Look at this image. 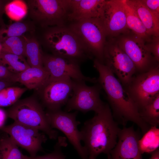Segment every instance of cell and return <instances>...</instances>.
Segmentation results:
<instances>
[{"label": "cell", "mask_w": 159, "mask_h": 159, "mask_svg": "<svg viewBox=\"0 0 159 159\" xmlns=\"http://www.w3.org/2000/svg\"><path fill=\"white\" fill-rule=\"evenodd\" d=\"M93 66L99 74L97 83L106 95L115 120L123 126L132 122L145 133L150 127L141 119L137 107L121 82L107 66L96 59Z\"/></svg>", "instance_id": "1"}, {"label": "cell", "mask_w": 159, "mask_h": 159, "mask_svg": "<svg viewBox=\"0 0 159 159\" xmlns=\"http://www.w3.org/2000/svg\"><path fill=\"white\" fill-rule=\"evenodd\" d=\"M118 124L106 103L93 117L85 122L80 132L88 159H96L101 153L109 155L117 143L120 129Z\"/></svg>", "instance_id": "2"}, {"label": "cell", "mask_w": 159, "mask_h": 159, "mask_svg": "<svg viewBox=\"0 0 159 159\" xmlns=\"http://www.w3.org/2000/svg\"><path fill=\"white\" fill-rule=\"evenodd\" d=\"M45 41L52 54L79 64L91 57L75 34L64 26L48 29L45 34Z\"/></svg>", "instance_id": "3"}, {"label": "cell", "mask_w": 159, "mask_h": 159, "mask_svg": "<svg viewBox=\"0 0 159 159\" xmlns=\"http://www.w3.org/2000/svg\"><path fill=\"white\" fill-rule=\"evenodd\" d=\"M6 112L14 122L42 131L50 139L58 138V132L51 127L42 105L34 96L19 100Z\"/></svg>", "instance_id": "4"}, {"label": "cell", "mask_w": 159, "mask_h": 159, "mask_svg": "<svg viewBox=\"0 0 159 159\" xmlns=\"http://www.w3.org/2000/svg\"><path fill=\"white\" fill-rule=\"evenodd\" d=\"M70 27L82 43L90 56L104 64V51L107 35L99 18L75 22Z\"/></svg>", "instance_id": "5"}, {"label": "cell", "mask_w": 159, "mask_h": 159, "mask_svg": "<svg viewBox=\"0 0 159 159\" xmlns=\"http://www.w3.org/2000/svg\"><path fill=\"white\" fill-rule=\"evenodd\" d=\"M27 2L32 19L43 26H62L70 8V0H31Z\"/></svg>", "instance_id": "6"}, {"label": "cell", "mask_w": 159, "mask_h": 159, "mask_svg": "<svg viewBox=\"0 0 159 159\" xmlns=\"http://www.w3.org/2000/svg\"><path fill=\"white\" fill-rule=\"evenodd\" d=\"M124 88L139 111L159 94V66L145 72L136 73Z\"/></svg>", "instance_id": "7"}, {"label": "cell", "mask_w": 159, "mask_h": 159, "mask_svg": "<svg viewBox=\"0 0 159 159\" xmlns=\"http://www.w3.org/2000/svg\"><path fill=\"white\" fill-rule=\"evenodd\" d=\"M73 80L72 93L66 105L64 111L69 112L75 110L84 113L99 111L105 103L100 98L102 88L99 84L89 86L84 81Z\"/></svg>", "instance_id": "8"}, {"label": "cell", "mask_w": 159, "mask_h": 159, "mask_svg": "<svg viewBox=\"0 0 159 159\" xmlns=\"http://www.w3.org/2000/svg\"><path fill=\"white\" fill-rule=\"evenodd\" d=\"M77 112H69L60 109L47 111L46 114L52 128L58 129L64 133L82 159H88L87 152L81 144L80 132L78 129L80 122L76 119Z\"/></svg>", "instance_id": "9"}, {"label": "cell", "mask_w": 159, "mask_h": 159, "mask_svg": "<svg viewBox=\"0 0 159 159\" xmlns=\"http://www.w3.org/2000/svg\"><path fill=\"white\" fill-rule=\"evenodd\" d=\"M104 64L117 77L124 87L130 83L136 73L134 63L119 46L117 42H112L105 45Z\"/></svg>", "instance_id": "10"}, {"label": "cell", "mask_w": 159, "mask_h": 159, "mask_svg": "<svg viewBox=\"0 0 159 159\" xmlns=\"http://www.w3.org/2000/svg\"><path fill=\"white\" fill-rule=\"evenodd\" d=\"M144 41L143 39L135 34L123 37L117 42L119 46L135 65L136 73L147 72L159 65L154 63V61H157Z\"/></svg>", "instance_id": "11"}, {"label": "cell", "mask_w": 159, "mask_h": 159, "mask_svg": "<svg viewBox=\"0 0 159 159\" xmlns=\"http://www.w3.org/2000/svg\"><path fill=\"white\" fill-rule=\"evenodd\" d=\"M0 130L7 134L16 144L34 157L42 150V144L47 138L45 134L36 128L14 122L4 125Z\"/></svg>", "instance_id": "12"}, {"label": "cell", "mask_w": 159, "mask_h": 159, "mask_svg": "<svg viewBox=\"0 0 159 159\" xmlns=\"http://www.w3.org/2000/svg\"><path fill=\"white\" fill-rule=\"evenodd\" d=\"M73 80L69 78L49 80L39 90L42 105L47 111L61 109L72 92Z\"/></svg>", "instance_id": "13"}, {"label": "cell", "mask_w": 159, "mask_h": 159, "mask_svg": "<svg viewBox=\"0 0 159 159\" xmlns=\"http://www.w3.org/2000/svg\"><path fill=\"white\" fill-rule=\"evenodd\" d=\"M43 66L49 75V80L69 78L96 83L97 79L84 75L79 64L52 54H43Z\"/></svg>", "instance_id": "14"}, {"label": "cell", "mask_w": 159, "mask_h": 159, "mask_svg": "<svg viewBox=\"0 0 159 159\" xmlns=\"http://www.w3.org/2000/svg\"><path fill=\"white\" fill-rule=\"evenodd\" d=\"M99 19L107 35L115 36L128 29L126 23L124 0H105Z\"/></svg>", "instance_id": "15"}, {"label": "cell", "mask_w": 159, "mask_h": 159, "mask_svg": "<svg viewBox=\"0 0 159 159\" xmlns=\"http://www.w3.org/2000/svg\"><path fill=\"white\" fill-rule=\"evenodd\" d=\"M140 138L139 131L133 126H123L118 135V141L114 148L107 155L108 159H142L138 146Z\"/></svg>", "instance_id": "16"}, {"label": "cell", "mask_w": 159, "mask_h": 159, "mask_svg": "<svg viewBox=\"0 0 159 159\" xmlns=\"http://www.w3.org/2000/svg\"><path fill=\"white\" fill-rule=\"evenodd\" d=\"M105 0H70L67 19L74 22L93 18H99Z\"/></svg>", "instance_id": "17"}, {"label": "cell", "mask_w": 159, "mask_h": 159, "mask_svg": "<svg viewBox=\"0 0 159 159\" xmlns=\"http://www.w3.org/2000/svg\"><path fill=\"white\" fill-rule=\"evenodd\" d=\"M126 4L137 14L150 36H159V16L153 14L141 0H125Z\"/></svg>", "instance_id": "18"}, {"label": "cell", "mask_w": 159, "mask_h": 159, "mask_svg": "<svg viewBox=\"0 0 159 159\" xmlns=\"http://www.w3.org/2000/svg\"><path fill=\"white\" fill-rule=\"evenodd\" d=\"M49 75L44 67H30L16 75L15 82H19L27 89L39 90L49 80Z\"/></svg>", "instance_id": "19"}, {"label": "cell", "mask_w": 159, "mask_h": 159, "mask_svg": "<svg viewBox=\"0 0 159 159\" xmlns=\"http://www.w3.org/2000/svg\"><path fill=\"white\" fill-rule=\"evenodd\" d=\"M126 23L128 29H131L135 34L144 41L150 40V36L142 21L135 11L130 7L124 0Z\"/></svg>", "instance_id": "20"}, {"label": "cell", "mask_w": 159, "mask_h": 159, "mask_svg": "<svg viewBox=\"0 0 159 159\" xmlns=\"http://www.w3.org/2000/svg\"><path fill=\"white\" fill-rule=\"evenodd\" d=\"M3 133L0 138V159H24L18 146L7 134Z\"/></svg>", "instance_id": "21"}, {"label": "cell", "mask_w": 159, "mask_h": 159, "mask_svg": "<svg viewBox=\"0 0 159 159\" xmlns=\"http://www.w3.org/2000/svg\"><path fill=\"white\" fill-rule=\"evenodd\" d=\"M24 57L1 51L0 63L6 66L12 72L18 74L30 67Z\"/></svg>", "instance_id": "22"}, {"label": "cell", "mask_w": 159, "mask_h": 159, "mask_svg": "<svg viewBox=\"0 0 159 159\" xmlns=\"http://www.w3.org/2000/svg\"><path fill=\"white\" fill-rule=\"evenodd\" d=\"M142 120L150 126L159 125V94L149 103L139 110Z\"/></svg>", "instance_id": "23"}, {"label": "cell", "mask_w": 159, "mask_h": 159, "mask_svg": "<svg viewBox=\"0 0 159 159\" xmlns=\"http://www.w3.org/2000/svg\"><path fill=\"white\" fill-rule=\"evenodd\" d=\"M138 146L142 154L151 153L159 148V129L158 127H151L139 140Z\"/></svg>", "instance_id": "24"}, {"label": "cell", "mask_w": 159, "mask_h": 159, "mask_svg": "<svg viewBox=\"0 0 159 159\" xmlns=\"http://www.w3.org/2000/svg\"><path fill=\"white\" fill-rule=\"evenodd\" d=\"M43 54L39 43L36 40L26 38L25 57L30 67H43Z\"/></svg>", "instance_id": "25"}, {"label": "cell", "mask_w": 159, "mask_h": 159, "mask_svg": "<svg viewBox=\"0 0 159 159\" xmlns=\"http://www.w3.org/2000/svg\"><path fill=\"white\" fill-rule=\"evenodd\" d=\"M1 43V52L25 57L26 38L24 37H11Z\"/></svg>", "instance_id": "26"}, {"label": "cell", "mask_w": 159, "mask_h": 159, "mask_svg": "<svg viewBox=\"0 0 159 159\" xmlns=\"http://www.w3.org/2000/svg\"><path fill=\"white\" fill-rule=\"evenodd\" d=\"M27 90L26 87L11 86L0 91V107L11 106Z\"/></svg>", "instance_id": "27"}, {"label": "cell", "mask_w": 159, "mask_h": 159, "mask_svg": "<svg viewBox=\"0 0 159 159\" xmlns=\"http://www.w3.org/2000/svg\"><path fill=\"white\" fill-rule=\"evenodd\" d=\"M29 30L26 23L20 21L14 22L1 28L0 30V42L9 37H20Z\"/></svg>", "instance_id": "28"}, {"label": "cell", "mask_w": 159, "mask_h": 159, "mask_svg": "<svg viewBox=\"0 0 159 159\" xmlns=\"http://www.w3.org/2000/svg\"><path fill=\"white\" fill-rule=\"evenodd\" d=\"M27 6L21 1H10L6 5L5 12L11 19L19 20L22 19L27 12Z\"/></svg>", "instance_id": "29"}, {"label": "cell", "mask_w": 159, "mask_h": 159, "mask_svg": "<svg viewBox=\"0 0 159 159\" xmlns=\"http://www.w3.org/2000/svg\"><path fill=\"white\" fill-rule=\"evenodd\" d=\"M58 140L54 147V150L52 153L47 154L34 157L24 155V159H65V156L62 152L61 148L67 145L66 138L65 137L59 136L58 137Z\"/></svg>", "instance_id": "30"}, {"label": "cell", "mask_w": 159, "mask_h": 159, "mask_svg": "<svg viewBox=\"0 0 159 159\" xmlns=\"http://www.w3.org/2000/svg\"><path fill=\"white\" fill-rule=\"evenodd\" d=\"M142 1L153 14L159 16V0H142Z\"/></svg>", "instance_id": "31"}, {"label": "cell", "mask_w": 159, "mask_h": 159, "mask_svg": "<svg viewBox=\"0 0 159 159\" xmlns=\"http://www.w3.org/2000/svg\"><path fill=\"white\" fill-rule=\"evenodd\" d=\"M154 40L151 46H148L151 53L156 60L159 61V38L153 37Z\"/></svg>", "instance_id": "32"}, {"label": "cell", "mask_w": 159, "mask_h": 159, "mask_svg": "<svg viewBox=\"0 0 159 159\" xmlns=\"http://www.w3.org/2000/svg\"><path fill=\"white\" fill-rule=\"evenodd\" d=\"M9 1L8 0H0V26L1 29L6 26L2 19V16L5 12V6Z\"/></svg>", "instance_id": "33"}, {"label": "cell", "mask_w": 159, "mask_h": 159, "mask_svg": "<svg viewBox=\"0 0 159 159\" xmlns=\"http://www.w3.org/2000/svg\"><path fill=\"white\" fill-rule=\"evenodd\" d=\"M7 117L6 111L0 107V130L5 125Z\"/></svg>", "instance_id": "34"}, {"label": "cell", "mask_w": 159, "mask_h": 159, "mask_svg": "<svg viewBox=\"0 0 159 159\" xmlns=\"http://www.w3.org/2000/svg\"><path fill=\"white\" fill-rule=\"evenodd\" d=\"M15 83L3 81H0V91L3 89L12 86Z\"/></svg>", "instance_id": "35"}, {"label": "cell", "mask_w": 159, "mask_h": 159, "mask_svg": "<svg viewBox=\"0 0 159 159\" xmlns=\"http://www.w3.org/2000/svg\"><path fill=\"white\" fill-rule=\"evenodd\" d=\"M151 157L150 159H159V149L151 153Z\"/></svg>", "instance_id": "36"}, {"label": "cell", "mask_w": 159, "mask_h": 159, "mask_svg": "<svg viewBox=\"0 0 159 159\" xmlns=\"http://www.w3.org/2000/svg\"><path fill=\"white\" fill-rule=\"evenodd\" d=\"M1 43L0 42V52H1Z\"/></svg>", "instance_id": "37"}, {"label": "cell", "mask_w": 159, "mask_h": 159, "mask_svg": "<svg viewBox=\"0 0 159 159\" xmlns=\"http://www.w3.org/2000/svg\"><path fill=\"white\" fill-rule=\"evenodd\" d=\"M1 135H0V137H1Z\"/></svg>", "instance_id": "38"}, {"label": "cell", "mask_w": 159, "mask_h": 159, "mask_svg": "<svg viewBox=\"0 0 159 159\" xmlns=\"http://www.w3.org/2000/svg\"><path fill=\"white\" fill-rule=\"evenodd\" d=\"M0 81H1L0 79Z\"/></svg>", "instance_id": "39"}]
</instances>
